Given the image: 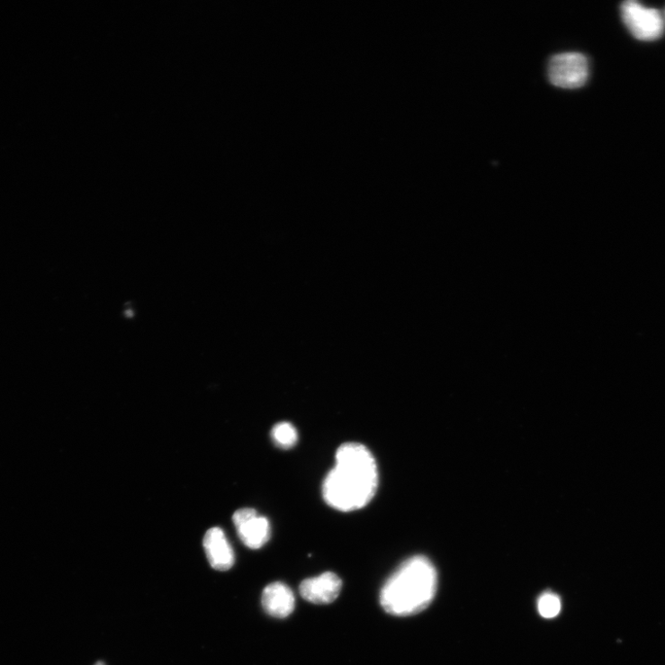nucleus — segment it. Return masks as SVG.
<instances>
[{
  "mask_svg": "<svg viewBox=\"0 0 665 665\" xmlns=\"http://www.w3.org/2000/svg\"><path fill=\"white\" fill-rule=\"evenodd\" d=\"M624 23L633 36L642 41H653L662 36L664 20L655 9L636 2H625L621 6Z\"/></svg>",
  "mask_w": 665,
  "mask_h": 665,
  "instance_id": "20e7f679",
  "label": "nucleus"
},
{
  "mask_svg": "<svg viewBox=\"0 0 665 665\" xmlns=\"http://www.w3.org/2000/svg\"><path fill=\"white\" fill-rule=\"evenodd\" d=\"M342 581L333 572L305 580L300 586L301 598L314 605H329L337 600Z\"/></svg>",
  "mask_w": 665,
  "mask_h": 665,
  "instance_id": "423d86ee",
  "label": "nucleus"
},
{
  "mask_svg": "<svg viewBox=\"0 0 665 665\" xmlns=\"http://www.w3.org/2000/svg\"><path fill=\"white\" fill-rule=\"evenodd\" d=\"M271 436L275 445L283 449H291L298 442L296 428L287 422L275 425L272 429Z\"/></svg>",
  "mask_w": 665,
  "mask_h": 665,
  "instance_id": "1a4fd4ad",
  "label": "nucleus"
},
{
  "mask_svg": "<svg viewBox=\"0 0 665 665\" xmlns=\"http://www.w3.org/2000/svg\"><path fill=\"white\" fill-rule=\"evenodd\" d=\"M203 548L211 567L220 571L230 570L235 563V554L225 533L220 528L207 531L203 537Z\"/></svg>",
  "mask_w": 665,
  "mask_h": 665,
  "instance_id": "0eeeda50",
  "label": "nucleus"
},
{
  "mask_svg": "<svg viewBox=\"0 0 665 665\" xmlns=\"http://www.w3.org/2000/svg\"><path fill=\"white\" fill-rule=\"evenodd\" d=\"M437 589V573L430 560L422 555L407 560L383 585L380 604L396 616H409L427 609Z\"/></svg>",
  "mask_w": 665,
  "mask_h": 665,
  "instance_id": "f03ea898",
  "label": "nucleus"
},
{
  "mask_svg": "<svg viewBox=\"0 0 665 665\" xmlns=\"http://www.w3.org/2000/svg\"><path fill=\"white\" fill-rule=\"evenodd\" d=\"M96 665H103V663H100V662H99V663H97Z\"/></svg>",
  "mask_w": 665,
  "mask_h": 665,
  "instance_id": "9b49d317",
  "label": "nucleus"
},
{
  "mask_svg": "<svg viewBox=\"0 0 665 665\" xmlns=\"http://www.w3.org/2000/svg\"><path fill=\"white\" fill-rule=\"evenodd\" d=\"M232 520L239 539L247 547L260 549L269 541L270 523L255 509H239L234 513Z\"/></svg>",
  "mask_w": 665,
  "mask_h": 665,
  "instance_id": "39448f33",
  "label": "nucleus"
},
{
  "mask_svg": "<svg viewBox=\"0 0 665 665\" xmlns=\"http://www.w3.org/2000/svg\"><path fill=\"white\" fill-rule=\"evenodd\" d=\"M378 469L372 452L359 443H345L336 453V465L323 483V497L332 508L351 512L364 508L378 487Z\"/></svg>",
  "mask_w": 665,
  "mask_h": 665,
  "instance_id": "f257e3e1",
  "label": "nucleus"
},
{
  "mask_svg": "<svg viewBox=\"0 0 665 665\" xmlns=\"http://www.w3.org/2000/svg\"><path fill=\"white\" fill-rule=\"evenodd\" d=\"M589 76L588 58L581 53L566 52L554 55L548 63V78L560 88L577 89L583 86Z\"/></svg>",
  "mask_w": 665,
  "mask_h": 665,
  "instance_id": "7ed1b4c3",
  "label": "nucleus"
},
{
  "mask_svg": "<svg viewBox=\"0 0 665 665\" xmlns=\"http://www.w3.org/2000/svg\"><path fill=\"white\" fill-rule=\"evenodd\" d=\"M539 614L547 619L554 618L562 612V604L558 595L553 592L547 591L541 595L538 600Z\"/></svg>",
  "mask_w": 665,
  "mask_h": 665,
  "instance_id": "9d476101",
  "label": "nucleus"
},
{
  "mask_svg": "<svg viewBox=\"0 0 665 665\" xmlns=\"http://www.w3.org/2000/svg\"><path fill=\"white\" fill-rule=\"evenodd\" d=\"M262 605L265 611L271 616L286 618L294 611L295 597L287 585L274 582L264 589Z\"/></svg>",
  "mask_w": 665,
  "mask_h": 665,
  "instance_id": "6e6552de",
  "label": "nucleus"
}]
</instances>
